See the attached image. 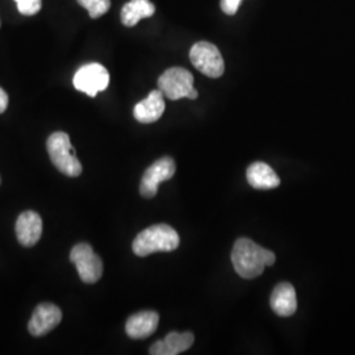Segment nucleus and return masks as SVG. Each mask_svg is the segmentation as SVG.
Masks as SVG:
<instances>
[{
  "instance_id": "nucleus-1",
  "label": "nucleus",
  "mask_w": 355,
  "mask_h": 355,
  "mask_svg": "<svg viewBox=\"0 0 355 355\" xmlns=\"http://www.w3.org/2000/svg\"><path fill=\"white\" fill-rule=\"evenodd\" d=\"M277 261L275 254L249 239H239L232 250V263L243 279H254L262 275L267 266Z\"/></svg>"
},
{
  "instance_id": "nucleus-2",
  "label": "nucleus",
  "mask_w": 355,
  "mask_h": 355,
  "mask_svg": "<svg viewBox=\"0 0 355 355\" xmlns=\"http://www.w3.org/2000/svg\"><path fill=\"white\" fill-rule=\"evenodd\" d=\"M180 243L177 230L167 224H155L142 230L135 239L132 249L139 257H148L159 252H174Z\"/></svg>"
},
{
  "instance_id": "nucleus-3",
  "label": "nucleus",
  "mask_w": 355,
  "mask_h": 355,
  "mask_svg": "<svg viewBox=\"0 0 355 355\" xmlns=\"http://www.w3.org/2000/svg\"><path fill=\"white\" fill-rule=\"evenodd\" d=\"M46 149L51 164L67 177L76 178L82 174V165L76 158L70 137L64 132H55L46 141Z\"/></svg>"
},
{
  "instance_id": "nucleus-4",
  "label": "nucleus",
  "mask_w": 355,
  "mask_h": 355,
  "mask_svg": "<svg viewBox=\"0 0 355 355\" xmlns=\"http://www.w3.org/2000/svg\"><path fill=\"white\" fill-rule=\"evenodd\" d=\"M190 60L196 70L209 78H220L225 71L224 58L217 46L211 42H196L191 48Z\"/></svg>"
},
{
  "instance_id": "nucleus-5",
  "label": "nucleus",
  "mask_w": 355,
  "mask_h": 355,
  "mask_svg": "<svg viewBox=\"0 0 355 355\" xmlns=\"http://www.w3.org/2000/svg\"><path fill=\"white\" fill-rule=\"evenodd\" d=\"M70 261L76 265L83 283L94 284L102 278L103 262L89 243H78L70 252Z\"/></svg>"
},
{
  "instance_id": "nucleus-6",
  "label": "nucleus",
  "mask_w": 355,
  "mask_h": 355,
  "mask_svg": "<svg viewBox=\"0 0 355 355\" xmlns=\"http://www.w3.org/2000/svg\"><path fill=\"white\" fill-rule=\"evenodd\" d=\"M193 89V76L183 67H170L158 78V89L170 101L187 98Z\"/></svg>"
},
{
  "instance_id": "nucleus-7",
  "label": "nucleus",
  "mask_w": 355,
  "mask_h": 355,
  "mask_svg": "<svg viewBox=\"0 0 355 355\" xmlns=\"http://www.w3.org/2000/svg\"><path fill=\"white\" fill-rule=\"evenodd\" d=\"M73 85L78 91L95 98L101 91H104L110 85V73L101 64H87L82 66L74 76Z\"/></svg>"
},
{
  "instance_id": "nucleus-8",
  "label": "nucleus",
  "mask_w": 355,
  "mask_h": 355,
  "mask_svg": "<svg viewBox=\"0 0 355 355\" xmlns=\"http://www.w3.org/2000/svg\"><path fill=\"white\" fill-rule=\"evenodd\" d=\"M175 170H177L175 162L170 157H164L155 161L152 166L146 168V171L144 173V177L141 179V195L146 199L154 198L158 192V186L162 182H166L174 177Z\"/></svg>"
},
{
  "instance_id": "nucleus-9",
  "label": "nucleus",
  "mask_w": 355,
  "mask_h": 355,
  "mask_svg": "<svg viewBox=\"0 0 355 355\" xmlns=\"http://www.w3.org/2000/svg\"><path fill=\"white\" fill-rule=\"evenodd\" d=\"M62 320V311L57 305L42 303L37 305L28 324V330L33 337H42L57 328Z\"/></svg>"
},
{
  "instance_id": "nucleus-10",
  "label": "nucleus",
  "mask_w": 355,
  "mask_h": 355,
  "mask_svg": "<svg viewBox=\"0 0 355 355\" xmlns=\"http://www.w3.org/2000/svg\"><path fill=\"white\" fill-rule=\"evenodd\" d=\"M16 237L20 245L26 248H32L35 246L42 234V220L41 216L33 212V211H26L20 214L16 220Z\"/></svg>"
},
{
  "instance_id": "nucleus-11",
  "label": "nucleus",
  "mask_w": 355,
  "mask_h": 355,
  "mask_svg": "<svg viewBox=\"0 0 355 355\" xmlns=\"http://www.w3.org/2000/svg\"><path fill=\"white\" fill-rule=\"evenodd\" d=\"M165 112V96L159 89L152 91L144 101L136 104L133 114L142 124H152L158 121Z\"/></svg>"
},
{
  "instance_id": "nucleus-12",
  "label": "nucleus",
  "mask_w": 355,
  "mask_h": 355,
  "mask_svg": "<svg viewBox=\"0 0 355 355\" xmlns=\"http://www.w3.org/2000/svg\"><path fill=\"white\" fill-rule=\"evenodd\" d=\"M159 315L154 311H142L132 315L125 324L128 337L132 340H144L150 337L158 328Z\"/></svg>"
},
{
  "instance_id": "nucleus-13",
  "label": "nucleus",
  "mask_w": 355,
  "mask_h": 355,
  "mask_svg": "<svg viewBox=\"0 0 355 355\" xmlns=\"http://www.w3.org/2000/svg\"><path fill=\"white\" fill-rule=\"evenodd\" d=\"M271 309L280 318H290L297 309L296 291L291 283H279L270 297Z\"/></svg>"
},
{
  "instance_id": "nucleus-14",
  "label": "nucleus",
  "mask_w": 355,
  "mask_h": 355,
  "mask_svg": "<svg viewBox=\"0 0 355 355\" xmlns=\"http://www.w3.org/2000/svg\"><path fill=\"white\" fill-rule=\"evenodd\" d=\"M195 337L190 331H171L164 340L153 343L149 353L152 355H178L184 353L193 345Z\"/></svg>"
},
{
  "instance_id": "nucleus-15",
  "label": "nucleus",
  "mask_w": 355,
  "mask_h": 355,
  "mask_svg": "<svg viewBox=\"0 0 355 355\" xmlns=\"http://www.w3.org/2000/svg\"><path fill=\"white\" fill-rule=\"evenodd\" d=\"M246 178L255 190H272L279 187L280 179L271 166L265 162H254L248 167Z\"/></svg>"
},
{
  "instance_id": "nucleus-16",
  "label": "nucleus",
  "mask_w": 355,
  "mask_h": 355,
  "mask_svg": "<svg viewBox=\"0 0 355 355\" xmlns=\"http://www.w3.org/2000/svg\"><path fill=\"white\" fill-rule=\"evenodd\" d=\"M155 7L150 0H130L121 10V23L125 26H135L146 17H152Z\"/></svg>"
},
{
  "instance_id": "nucleus-17",
  "label": "nucleus",
  "mask_w": 355,
  "mask_h": 355,
  "mask_svg": "<svg viewBox=\"0 0 355 355\" xmlns=\"http://www.w3.org/2000/svg\"><path fill=\"white\" fill-rule=\"evenodd\" d=\"M76 1L89 11L91 19H99L111 8V0H76Z\"/></svg>"
},
{
  "instance_id": "nucleus-18",
  "label": "nucleus",
  "mask_w": 355,
  "mask_h": 355,
  "mask_svg": "<svg viewBox=\"0 0 355 355\" xmlns=\"http://www.w3.org/2000/svg\"><path fill=\"white\" fill-rule=\"evenodd\" d=\"M15 1L17 4L19 12L24 16H33L40 12V10L42 7L41 0H15Z\"/></svg>"
},
{
  "instance_id": "nucleus-19",
  "label": "nucleus",
  "mask_w": 355,
  "mask_h": 355,
  "mask_svg": "<svg viewBox=\"0 0 355 355\" xmlns=\"http://www.w3.org/2000/svg\"><path fill=\"white\" fill-rule=\"evenodd\" d=\"M241 1L242 0H221L220 6H221L223 12L227 13V15H236Z\"/></svg>"
},
{
  "instance_id": "nucleus-20",
  "label": "nucleus",
  "mask_w": 355,
  "mask_h": 355,
  "mask_svg": "<svg viewBox=\"0 0 355 355\" xmlns=\"http://www.w3.org/2000/svg\"><path fill=\"white\" fill-rule=\"evenodd\" d=\"M8 107V95L0 87V114H3Z\"/></svg>"
},
{
  "instance_id": "nucleus-21",
  "label": "nucleus",
  "mask_w": 355,
  "mask_h": 355,
  "mask_svg": "<svg viewBox=\"0 0 355 355\" xmlns=\"http://www.w3.org/2000/svg\"><path fill=\"white\" fill-rule=\"evenodd\" d=\"M198 95H199V92H198V89H191L190 94H189V96H187V99H191V101H195V99H198Z\"/></svg>"
}]
</instances>
